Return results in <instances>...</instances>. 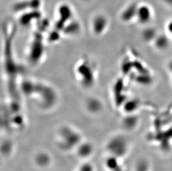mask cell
Here are the masks:
<instances>
[{
    "label": "cell",
    "mask_w": 172,
    "mask_h": 171,
    "mask_svg": "<svg viewBox=\"0 0 172 171\" xmlns=\"http://www.w3.org/2000/svg\"><path fill=\"white\" fill-rule=\"evenodd\" d=\"M152 19V13L149 8L143 6L138 8L136 20L141 25L146 26L151 22Z\"/></svg>",
    "instance_id": "6da1fadb"
},
{
    "label": "cell",
    "mask_w": 172,
    "mask_h": 171,
    "mask_svg": "<svg viewBox=\"0 0 172 171\" xmlns=\"http://www.w3.org/2000/svg\"><path fill=\"white\" fill-rule=\"evenodd\" d=\"M153 43L155 48L157 50L160 51L168 50L171 45V41L169 37L164 34H158Z\"/></svg>",
    "instance_id": "7a4b0ae2"
},
{
    "label": "cell",
    "mask_w": 172,
    "mask_h": 171,
    "mask_svg": "<svg viewBox=\"0 0 172 171\" xmlns=\"http://www.w3.org/2000/svg\"><path fill=\"white\" fill-rule=\"evenodd\" d=\"M158 34L155 28L147 27L142 32V38L144 42L147 43L153 42Z\"/></svg>",
    "instance_id": "3957f363"
},
{
    "label": "cell",
    "mask_w": 172,
    "mask_h": 171,
    "mask_svg": "<svg viewBox=\"0 0 172 171\" xmlns=\"http://www.w3.org/2000/svg\"><path fill=\"white\" fill-rule=\"evenodd\" d=\"M79 171H93L92 166L90 164H84L81 167Z\"/></svg>",
    "instance_id": "277c9868"
},
{
    "label": "cell",
    "mask_w": 172,
    "mask_h": 171,
    "mask_svg": "<svg viewBox=\"0 0 172 171\" xmlns=\"http://www.w3.org/2000/svg\"><path fill=\"white\" fill-rule=\"evenodd\" d=\"M166 29L168 34L172 37V20L168 22V24L167 25Z\"/></svg>",
    "instance_id": "5b68a950"
},
{
    "label": "cell",
    "mask_w": 172,
    "mask_h": 171,
    "mask_svg": "<svg viewBox=\"0 0 172 171\" xmlns=\"http://www.w3.org/2000/svg\"><path fill=\"white\" fill-rule=\"evenodd\" d=\"M167 67L168 71L172 75V59L168 62L167 65Z\"/></svg>",
    "instance_id": "8992f818"
},
{
    "label": "cell",
    "mask_w": 172,
    "mask_h": 171,
    "mask_svg": "<svg viewBox=\"0 0 172 171\" xmlns=\"http://www.w3.org/2000/svg\"></svg>",
    "instance_id": "52a82bcc"
}]
</instances>
